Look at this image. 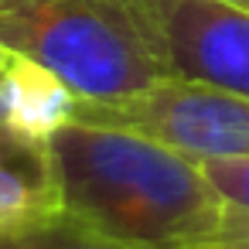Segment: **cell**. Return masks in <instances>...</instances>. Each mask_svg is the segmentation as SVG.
I'll return each instance as SVG.
<instances>
[{"label":"cell","instance_id":"6da1fadb","mask_svg":"<svg viewBox=\"0 0 249 249\" xmlns=\"http://www.w3.org/2000/svg\"><path fill=\"white\" fill-rule=\"evenodd\" d=\"M48 154L62 212L130 249H188L229 215L198 160L143 133L69 120Z\"/></svg>","mask_w":249,"mask_h":249},{"label":"cell","instance_id":"52a82bcc","mask_svg":"<svg viewBox=\"0 0 249 249\" xmlns=\"http://www.w3.org/2000/svg\"><path fill=\"white\" fill-rule=\"evenodd\" d=\"M0 249H130L69 212L0 225Z\"/></svg>","mask_w":249,"mask_h":249},{"label":"cell","instance_id":"7c38bea8","mask_svg":"<svg viewBox=\"0 0 249 249\" xmlns=\"http://www.w3.org/2000/svg\"><path fill=\"white\" fill-rule=\"evenodd\" d=\"M0 123H7V106H4V92H0Z\"/></svg>","mask_w":249,"mask_h":249},{"label":"cell","instance_id":"7a4b0ae2","mask_svg":"<svg viewBox=\"0 0 249 249\" xmlns=\"http://www.w3.org/2000/svg\"><path fill=\"white\" fill-rule=\"evenodd\" d=\"M0 48L52 69L89 103L171 79L137 0H0Z\"/></svg>","mask_w":249,"mask_h":249},{"label":"cell","instance_id":"9c48e42d","mask_svg":"<svg viewBox=\"0 0 249 249\" xmlns=\"http://www.w3.org/2000/svg\"><path fill=\"white\" fill-rule=\"evenodd\" d=\"M188 249H249V212H239L229 205V215L218 225V232Z\"/></svg>","mask_w":249,"mask_h":249},{"label":"cell","instance_id":"30bf717a","mask_svg":"<svg viewBox=\"0 0 249 249\" xmlns=\"http://www.w3.org/2000/svg\"><path fill=\"white\" fill-rule=\"evenodd\" d=\"M7 65H11V52H4V48H0V79H4Z\"/></svg>","mask_w":249,"mask_h":249},{"label":"cell","instance_id":"8fae6325","mask_svg":"<svg viewBox=\"0 0 249 249\" xmlns=\"http://www.w3.org/2000/svg\"><path fill=\"white\" fill-rule=\"evenodd\" d=\"M218 4H229V7H239V11L249 14V0H218Z\"/></svg>","mask_w":249,"mask_h":249},{"label":"cell","instance_id":"5b68a950","mask_svg":"<svg viewBox=\"0 0 249 249\" xmlns=\"http://www.w3.org/2000/svg\"><path fill=\"white\" fill-rule=\"evenodd\" d=\"M7 106V126L28 140L48 143L75 113L79 96L45 65L11 55V65L0 79Z\"/></svg>","mask_w":249,"mask_h":249},{"label":"cell","instance_id":"8992f818","mask_svg":"<svg viewBox=\"0 0 249 249\" xmlns=\"http://www.w3.org/2000/svg\"><path fill=\"white\" fill-rule=\"evenodd\" d=\"M62 212L48 143L28 140L0 123V225Z\"/></svg>","mask_w":249,"mask_h":249},{"label":"cell","instance_id":"ba28073f","mask_svg":"<svg viewBox=\"0 0 249 249\" xmlns=\"http://www.w3.org/2000/svg\"><path fill=\"white\" fill-rule=\"evenodd\" d=\"M212 188L225 198V205L249 212V157H218V160H198Z\"/></svg>","mask_w":249,"mask_h":249},{"label":"cell","instance_id":"3957f363","mask_svg":"<svg viewBox=\"0 0 249 249\" xmlns=\"http://www.w3.org/2000/svg\"><path fill=\"white\" fill-rule=\"evenodd\" d=\"M72 120L143 133L191 160L249 157V99L184 79H164L116 103L79 99Z\"/></svg>","mask_w":249,"mask_h":249},{"label":"cell","instance_id":"277c9868","mask_svg":"<svg viewBox=\"0 0 249 249\" xmlns=\"http://www.w3.org/2000/svg\"><path fill=\"white\" fill-rule=\"evenodd\" d=\"M171 79L249 99V14L218 0H137Z\"/></svg>","mask_w":249,"mask_h":249}]
</instances>
